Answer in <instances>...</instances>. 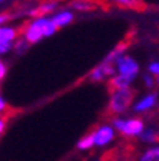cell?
<instances>
[{
	"instance_id": "21",
	"label": "cell",
	"mask_w": 159,
	"mask_h": 161,
	"mask_svg": "<svg viewBox=\"0 0 159 161\" xmlns=\"http://www.w3.org/2000/svg\"><path fill=\"white\" fill-rule=\"evenodd\" d=\"M13 49V43H0V55H4Z\"/></svg>"
},
{
	"instance_id": "25",
	"label": "cell",
	"mask_w": 159,
	"mask_h": 161,
	"mask_svg": "<svg viewBox=\"0 0 159 161\" xmlns=\"http://www.w3.org/2000/svg\"><path fill=\"white\" fill-rule=\"evenodd\" d=\"M4 128H6V119L0 117V134H3Z\"/></svg>"
},
{
	"instance_id": "5",
	"label": "cell",
	"mask_w": 159,
	"mask_h": 161,
	"mask_svg": "<svg viewBox=\"0 0 159 161\" xmlns=\"http://www.w3.org/2000/svg\"><path fill=\"white\" fill-rule=\"evenodd\" d=\"M92 135H93L95 145H98V147H105V145L110 144V142L115 140V128H113L112 125L102 124L93 131Z\"/></svg>"
},
{
	"instance_id": "10",
	"label": "cell",
	"mask_w": 159,
	"mask_h": 161,
	"mask_svg": "<svg viewBox=\"0 0 159 161\" xmlns=\"http://www.w3.org/2000/svg\"><path fill=\"white\" fill-rule=\"evenodd\" d=\"M56 9H57V2H55V0H47V2H43V3L39 4L36 9L32 10V14H33L34 17L46 16V14L55 12Z\"/></svg>"
},
{
	"instance_id": "27",
	"label": "cell",
	"mask_w": 159,
	"mask_h": 161,
	"mask_svg": "<svg viewBox=\"0 0 159 161\" xmlns=\"http://www.w3.org/2000/svg\"><path fill=\"white\" fill-rule=\"evenodd\" d=\"M3 2H6V0H0V3H3Z\"/></svg>"
},
{
	"instance_id": "16",
	"label": "cell",
	"mask_w": 159,
	"mask_h": 161,
	"mask_svg": "<svg viewBox=\"0 0 159 161\" xmlns=\"http://www.w3.org/2000/svg\"><path fill=\"white\" fill-rule=\"evenodd\" d=\"M27 47H29V43L26 42V39H24V37H17V39L14 40L13 50L16 52V53H19V55L24 53V52L27 50Z\"/></svg>"
},
{
	"instance_id": "3",
	"label": "cell",
	"mask_w": 159,
	"mask_h": 161,
	"mask_svg": "<svg viewBox=\"0 0 159 161\" xmlns=\"http://www.w3.org/2000/svg\"><path fill=\"white\" fill-rule=\"evenodd\" d=\"M115 69H116V74L118 75L136 79L140 68H139V64H138L132 56H129V55H123V56H120L119 59L115 62Z\"/></svg>"
},
{
	"instance_id": "13",
	"label": "cell",
	"mask_w": 159,
	"mask_h": 161,
	"mask_svg": "<svg viewBox=\"0 0 159 161\" xmlns=\"http://www.w3.org/2000/svg\"><path fill=\"white\" fill-rule=\"evenodd\" d=\"M140 141L145 142V144H155L159 141V131L156 128H145L142 131V134L139 135Z\"/></svg>"
},
{
	"instance_id": "11",
	"label": "cell",
	"mask_w": 159,
	"mask_h": 161,
	"mask_svg": "<svg viewBox=\"0 0 159 161\" xmlns=\"http://www.w3.org/2000/svg\"><path fill=\"white\" fill-rule=\"evenodd\" d=\"M17 29L13 26H0V43H14Z\"/></svg>"
},
{
	"instance_id": "8",
	"label": "cell",
	"mask_w": 159,
	"mask_h": 161,
	"mask_svg": "<svg viewBox=\"0 0 159 161\" xmlns=\"http://www.w3.org/2000/svg\"><path fill=\"white\" fill-rule=\"evenodd\" d=\"M73 19H75V13H73L70 9H65V10H60V12H56V13L52 16V22L56 25L57 29L70 25L73 22Z\"/></svg>"
},
{
	"instance_id": "26",
	"label": "cell",
	"mask_w": 159,
	"mask_h": 161,
	"mask_svg": "<svg viewBox=\"0 0 159 161\" xmlns=\"http://www.w3.org/2000/svg\"><path fill=\"white\" fill-rule=\"evenodd\" d=\"M155 80H156V85H159V76H156Z\"/></svg>"
},
{
	"instance_id": "15",
	"label": "cell",
	"mask_w": 159,
	"mask_h": 161,
	"mask_svg": "<svg viewBox=\"0 0 159 161\" xmlns=\"http://www.w3.org/2000/svg\"><path fill=\"white\" fill-rule=\"evenodd\" d=\"M139 161H159V145L148 148L139 157Z\"/></svg>"
},
{
	"instance_id": "7",
	"label": "cell",
	"mask_w": 159,
	"mask_h": 161,
	"mask_svg": "<svg viewBox=\"0 0 159 161\" xmlns=\"http://www.w3.org/2000/svg\"><path fill=\"white\" fill-rule=\"evenodd\" d=\"M156 104H158V94L156 92H148L133 104V111L138 112V114H142V112L152 109Z\"/></svg>"
},
{
	"instance_id": "12",
	"label": "cell",
	"mask_w": 159,
	"mask_h": 161,
	"mask_svg": "<svg viewBox=\"0 0 159 161\" xmlns=\"http://www.w3.org/2000/svg\"><path fill=\"white\" fill-rule=\"evenodd\" d=\"M132 78H128V76H122V75H118L116 74L113 78H110V86L113 89H128L130 88V85L133 84Z\"/></svg>"
},
{
	"instance_id": "9",
	"label": "cell",
	"mask_w": 159,
	"mask_h": 161,
	"mask_svg": "<svg viewBox=\"0 0 159 161\" xmlns=\"http://www.w3.org/2000/svg\"><path fill=\"white\" fill-rule=\"evenodd\" d=\"M126 49H128V43H119L118 46H115L109 53L106 55V58L102 60L105 64H109V65H115V62L119 59L120 56L126 55Z\"/></svg>"
},
{
	"instance_id": "2",
	"label": "cell",
	"mask_w": 159,
	"mask_h": 161,
	"mask_svg": "<svg viewBox=\"0 0 159 161\" xmlns=\"http://www.w3.org/2000/svg\"><path fill=\"white\" fill-rule=\"evenodd\" d=\"M112 125L123 137H139L145 130L143 121L139 118H113Z\"/></svg>"
},
{
	"instance_id": "22",
	"label": "cell",
	"mask_w": 159,
	"mask_h": 161,
	"mask_svg": "<svg viewBox=\"0 0 159 161\" xmlns=\"http://www.w3.org/2000/svg\"><path fill=\"white\" fill-rule=\"evenodd\" d=\"M115 3L122 4V6H135L138 3V0H113Z\"/></svg>"
},
{
	"instance_id": "17",
	"label": "cell",
	"mask_w": 159,
	"mask_h": 161,
	"mask_svg": "<svg viewBox=\"0 0 159 161\" xmlns=\"http://www.w3.org/2000/svg\"><path fill=\"white\" fill-rule=\"evenodd\" d=\"M95 145V141H93V135L92 134H87L82 138V140L77 142V148L79 150H89Z\"/></svg>"
},
{
	"instance_id": "20",
	"label": "cell",
	"mask_w": 159,
	"mask_h": 161,
	"mask_svg": "<svg viewBox=\"0 0 159 161\" xmlns=\"http://www.w3.org/2000/svg\"><path fill=\"white\" fill-rule=\"evenodd\" d=\"M6 75H7V66H6V64L3 62V59L0 58V82L6 78Z\"/></svg>"
},
{
	"instance_id": "6",
	"label": "cell",
	"mask_w": 159,
	"mask_h": 161,
	"mask_svg": "<svg viewBox=\"0 0 159 161\" xmlns=\"http://www.w3.org/2000/svg\"><path fill=\"white\" fill-rule=\"evenodd\" d=\"M115 75H116L115 65H109V64L102 62V64H99L96 68H93L92 72L89 74V78L93 82H102L106 78H113Z\"/></svg>"
},
{
	"instance_id": "14",
	"label": "cell",
	"mask_w": 159,
	"mask_h": 161,
	"mask_svg": "<svg viewBox=\"0 0 159 161\" xmlns=\"http://www.w3.org/2000/svg\"><path fill=\"white\" fill-rule=\"evenodd\" d=\"M95 9V4L89 0H72L70 10H79V12H90Z\"/></svg>"
},
{
	"instance_id": "1",
	"label": "cell",
	"mask_w": 159,
	"mask_h": 161,
	"mask_svg": "<svg viewBox=\"0 0 159 161\" xmlns=\"http://www.w3.org/2000/svg\"><path fill=\"white\" fill-rule=\"evenodd\" d=\"M133 99H135V92L130 88H128V89H112L109 97V111L116 115L125 114L130 108Z\"/></svg>"
},
{
	"instance_id": "23",
	"label": "cell",
	"mask_w": 159,
	"mask_h": 161,
	"mask_svg": "<svg viewBox=\"0 0 159 161\" xmlns=\"http://www.w3.org/2000/svg\"><path fill=\"white\" fill-rule=\"evenodd\" d=\"M9 19H10V14L0 13V26H4V23H6V22H9Z\"/></svg>"
},
{
	"instance_id": "4",
	"label": "cell",
	"mask_w": 159,
	"mask_h": 161,
	"mask_svg": "<svg viewBox=\"0 0 159 161\" xmlns=\"http://www.w3.org/2000/svg\"><path fill=\"white\" fill-rule=\"evenodd\" d=\"M23 37L29 45H34L43 39V30H42V16L34 17L24 26Z\"/></svg>"
},
{
	"instance_id": "18",
	"label": "cell",
	"mask_w": 159,
	"mask_h": 161,
	"mask_svg": "<svg viewBox=\"0 0 159 161\" xmlns=\"http://www.w3.org/2000/svg\"><path fill=\"white\" fill-rule=\"evenodd\" d=\"M148 74H151L152 76H159V60H152L148 65Z\"/></svg>"
},
{
	"instance_id": "19",
	"label": "cell",
	"mask_w": 159,
	"mask_h": 161,
	"mask_svg": "<svg viewBox=\"0 0 159 161\" xmlns=\"http://www.w3.org/2000/svg\"><path fill=\"white\" fill-rule=\"evenodd\" d=\"M143 85H145L148 89H152V88L156 85L155 76H152L151 74H145V75H143Z\"/></svg>"
},
{
	"instance_id": "24",
	"label": "cell",
	"mask_w": 159,
	"mask_h": 161,
	"mask_svg": "<svg viewBox=\"0 0 159 161\" xmlns=\"http://www.w3.org/2000/svg\"><path fill=\"white\" fill-rule=\"evenodd\" d=\"M6 108H7V102H6V99L2 97V94H0V114H2Z\"/></svg>"
}]
</instances>
